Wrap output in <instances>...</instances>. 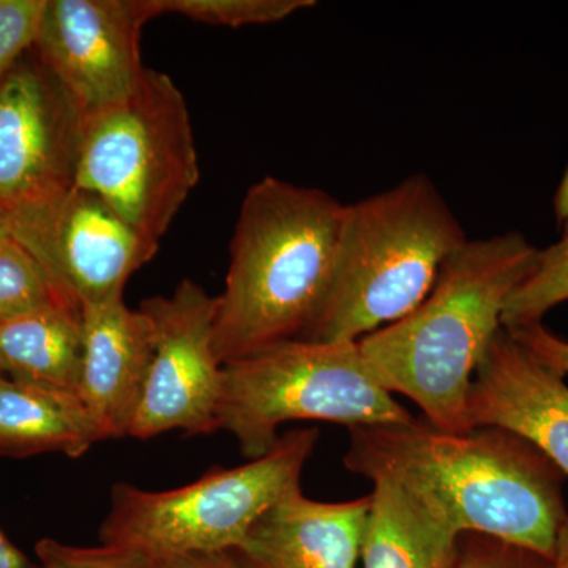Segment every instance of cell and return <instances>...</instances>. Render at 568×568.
Listing matches in <instances>:
<instances>
[{"label":"cell","instance_id":"cell-1","mask_svg":"<svg viewBox=\"0 0 568 568\" xmlns=\"http://www.w3.org/2000/svg\"><path fill=\"white\" fill-rule=\"evenodd\" d=\"M346 469L387 481L444 536H487L555 556L568 523L566 476L507 429L448 433L414 417L349 429Z\"/></svg>","mask_w":568,"mask_h":568},{"label":"cell","instance_id":"cell-2","mask_svg":"<svg viewBox=\"0 0 568 568\" xmlns=\"http://www.w3.org/2000/svg\"><path fill=\"white\" fill-rule=\"evenodd\" d=\"M537 253L518 231L465 242L413 312L358 339L376 379L392 395L416 403L436 428L473 432L470 384Z\"/></svg>","mask_w":568,"mask_h":568},{"label":"cell","instance_id":"cell-3","mask_svg":"<svg viewBox=\"0 0 568 568\" xmlns=\"http://www.w3.org/2000/svg\"><path fill=\"white\" fill-rule=\"evenodd\" d=\"M345 209L334 194L272 175L250 186L216 295L220 364L305 338L334 282Z\"/></svg>","mask_w":568,"mask_h":568},{"label":"cell","instance_id":"cell-4","mask_svg":"<svg viewBox=\"0 0 568 568\" xmlns=\"http://www.w3.org/2000/svg\"><path fill=\"white\" fill-rule=\"evenodd\" d=\"M467 241L458 216L426 174L346 204L334 282L304 339L358 342L402 320Z\"/></svg>","mask_w":568,"mask_h":568},{"label":"cell","instance_id":"cell-5","mask_svg":"<svg viewBox=\"0 0 568 568\" xmlns=\"http://www.w3.org/2000/svg\"><path fill=\"white\" fill-rule=\"evenodd\" d=\"M317 439V428L293 429L264 457L231 469L212 467L193 484L168 491L114 485L100 540L144 558L241 548L265 511L301 491Z\"/></svg>","mask_w":568,"mask_h":568},{"label":"cell","instance_id":"cell-6","mask_svg":"<svg viewBox=\"0 0 568 568\" xmlns=\"http://www.w3.org/2000/svg\"><path fill=\"white\" fill-rule=\"evenodd\" d=\"M200 175L189 104L163 71L145 69L132 95L82 119L74 186L153 241L168 233Z\"/></svg>","mask_w":568,"mask_h":568},{"label":"cell","instance_id":"cell-7","mask_svg":"<svg viewBox=\"0 0 568 568\" xmlns=\"http://www.w3.org/2000/svg\"><path fill=\"white\" fill-rule=\"evenodd\" d=\"M413 418L373 375L357 342L294 339L223 365L219 429L248 459L264 457L286 422L353 429Z\"/></svg>","mask_w":568,"mask_h":568},{"label":"cell","instance_id":"cell-8","mask_svg":"<svg viewBox=\"0 0 568 568\" xmlns=\"http://www.w3.org/2000/svg\"><path fill=\"white\" fill-rule=\"evenodd\" d=\"M81 115L36 59L22 58L0 81V212L26 245L77 181Z\"/></svg>","mask_w":568,"mask_h":568},{"label":"cell","instance_id":"cell-9","mask_svg":"<svg viewBox=\"0 0 568 568\" xmlns=\"http://www.w3.org/2000/svg\"><path fill=\"white\" fill-rule=\"evenodd\" d=\"M155 327V354L129 437L219 432L223 365L213 349L216 297L183 280L174 293L142 302Z\"/></svg>","mask_w":568,"mask_h":568},{"label":"cell","instance_id":"cell-10","mask_svg":"<svg viewBox=\"0 0 568 568\" xmlns=\"http://www.w3.org/2000/svg\"><path fill=\"white\" fill-rule=\"evenodd\" d=\"M156 0H47L32 50L82 119L132 95L145 67L140 40Z\"/></svg>","mask_w":568,"mask_h":568},{"label":"cell","instance_id":"cell-11","mask_svg":"<svg viewBox=\"0 0 568 568\" xmlns=\"http://www.w3.org/2000/svg\"><path fill=\"white\" fill-rule=\"evenodd\" d=\"M159 245L102 197L74 186L24 248L82 308L123 298L130 276L151 263Z\"/></svg>","mask_w":568,"mask_h":568},{"label":"cell","instance_id":"cell-12","mask_svg":"<svg viewBox=\"0 0 568 568\" xmlns=\"http://www.w3.org/2000/svg\"><path fill=\"white\" fill-rule=\"evenodd\" d=\"M470 429L495 426L528 440L568 477V384L506 328L489 345L467 395Z\"/></svg>","mask_w":568,"mask_h":568},{"label":"cell","instance_id":"cell-13","mask_svg":"<svg viewBox=\"0 0 568 568\" xmlns=\"http://www.w3.org/2000/svg\"><path fill=\"white\" fill-rule=\"evenodd\" d=\"M155 354V327L123 298L82 306L80 399L104 439L129 437Z\"/></svg>","mask_w":568,"mask_h":568},{"label":"cell","instance_id":"cell-14","mask_svg":"<svg viewBox=\"0 0 568 568\" xmlns=\"http://www.w3.org/2000/svg\"><path fill=\"white\" fill-rule=\"evenodd\" d=\"M369 495L320 503L295 491L265 511L241 548L248 568H357Z\"/></svg>","mask_w":568,"mask_h":568},{"label":"cell","instance_id":"cell-15","mask_svg":"<svg viewBox=\"0 0 568 568\" xmlns=\"http://www.w3.org/2000/svg\"><path fill=\"white\" fill-rule=\"evenodd\" d=\"M103 440L77 395L0 376V458H80Z\"/></svg>","mask_w":568,"mask_h":568},{"label":"cell","instance_id":"cell-16","mask_svg":"<svg viewBox=\"0 0 568 568\" xmlns=\"http://www.w3.org/2000/svg\"><path fill=\"white\" fill-rule=\"evenodd\" d=\"M82 308L59 302L0 324V376L78 395Z\"/></svg>","mask_w":568,"mask_h":568},{"label":"cell","instance_id":"cell-17","mask_svg":"<svg viewBox=\"0 0 568 568\" xmlns=\"http://www.w3.org/2000/svg\"><path fill=\"white\" fill-rule=\"evenodd\" d=\"M458 541L418 517L387 481H373L362 568H455Z\"/></svg>","mask_w":568,"mask_h":568},{"label":"cell","instance_id":"cell-18","mask_svg":"<svg viewBox=\"0 0 568 568\" xmlns=\"http://www.w3.org/2000/svg\"><path fill=\"white\" fill-rule=\"evenodd\" d=\"M560 227L559 241L538 248L532 271L508 298L503 313L507 331L541 324L552 308L568 302V219Z\"/></svg>","mask_w":568,"mask_h":568},{"label":"cell","instance_id":"cell-19","mask_svg":"<svg viewBox=\"0 0 568 568\" xmlns=\"http://www.w3.org/2000/svg\"><path fill=\"white\" fill-rule=\"evenodd\" d=\"M59 302L74 304L24 246L14 239L0 242V324Z\"/></svg>","mask_w":568,"mask_h":568},{"label":"cell","instance_id":"cell-20","mask_svg":"<svg viewBox=\"0 0 568 568\" xmlns=\"http://www.w3.org/2000/svg\"><path fill=\"white\" fill-rule=\"evenodd\" d=\"M160 14L174 13L189 20L224 28L274 24L298 11L312 9L315 0H156Z\"/></svg>","mask_w":568,"mask_h":568},{"label":"cell","instance_id":"cell-21","mask_svg":"<svg viewBox=\"0 0 568 568\" xmlns=\"http://www.w3.org/2000/svg\"><path fill=\"white\" fill-rule=\"evenodd\" d=\"M47 0H0V81L32 50Z\"/></svg>","mask_w":568,"mask_h":568},{"label":"cell","instance_id":"cell-22","mask_svg":"<svg viewBox=\"0 0 568 568\" xmlns=\"http://www.w3.org/2000/svg\"><path fill=\"white\" fill-rule=\"evenodd\" d=\"M41 568H151L149 560L136 552L106 547H74L54 538L36 545Z\"/></svg>","mask_w":568,"mask_h":568},{"label":"cell","instance_id":"cell-23","mask_svg":"<svg viewBox=\"0 0 568 568\" xmlns=\"http://www.w3.org/2000/svg\"><path fill=\"white\" fill-rule=\"evenodd\" d=\"M455 568H552V560L497 538L466 534L459 537Z\"/></svg>","mask_w":568,"mask_h":568},{"label":"cell","instance_id":"cell-24","mask_svg":"<svg viewBox=\"0 0 568 568\" xmlns=\"http://www.w3.org/2000/svg\"><path fill=\"white\" fill-rule=\"evenodd\" d=\"M507 331V328H506ZM511 335L521 343L529 353L536 355L541 362L555 368L556 372L568 375V342L552 334L544 323L528 325V327L511 328Z\"/></svg>","mask_w":568,"mask_h":568},{"label":"cell","instance_id":"cell-25","mask_svg":"<svg viewBox=\"0 0 568 568\" xmlns=\"http://www.w3.org/2000/svg\"><path fill=\"white\" fill-rule=\"evenodd\" d=\"M151 568H248L241 556L231 551L189 552V555L145 558Z\"/></svg>","mask_w":568,"mask_h":568},{"label":"cell","instance_id":"cell-26","mask_svg":"<svg viewBox=\"0 0 568 568\" xmlns=\"http://www.w3.org/2000/svg\"><path fill=\"white\" fill-rule=\"evenodd\" d=\"M20 548L11 544L10 538L0 529V568H37Z\"/></svg>","mask_w":568,"mask_h":568},{"label":"cell","instance_id":"cell-27","mask_svg":"<svg viewBox=\"0 0 568 568\" xmlns=\"http://www.w3.org/2000/svg\"><path fill=\"white\" fill-rule=\"evenodd\" d=\"M552 205H555L556 220H558L560 226L568 219V164L562 179H560L558 190H556Z\"/></svg>","mask_w":568,"mask_h":568},{"label":"cell","instance_id":"cell-28","mask_svg":"<svg viewBox=\"0 0 568 568\" xmlns=\"http://www.w3.org/2000/svg\"><path fill=\"white\" fill-rule=\"evenodd\" d=\"M552 568H568V523L558 538L555 556H552Z\"/></svg>","mask_w":568,"mask_h":568},{"label":"cell","instance_id":"cell-29","mask_svg":"<svg viewBox=\"0 0 568 568\" xmlns=\"http://www.w3.org/2000/svg\"><path fill=\"white\" fill-rule=\"evenodd\" d=\"M7 239H13V234H11L9 219L0 212V242L7 241Z\"/></svg>","mask_w":568,"mask_h":568},{"label":"cell","instance_id":"cell-30","mask_svg":"<svg viewBox=\"0 0 568 568\" xmlns=\"http://www.w3.org/2000/svg\"><path fill=\"white\" fill-rule=\"evenodd\" d=\"M37 568H41V567L39 566V567H37Z\"/></svg>","mask_w":568,"mask_h":568}]
</instances>
